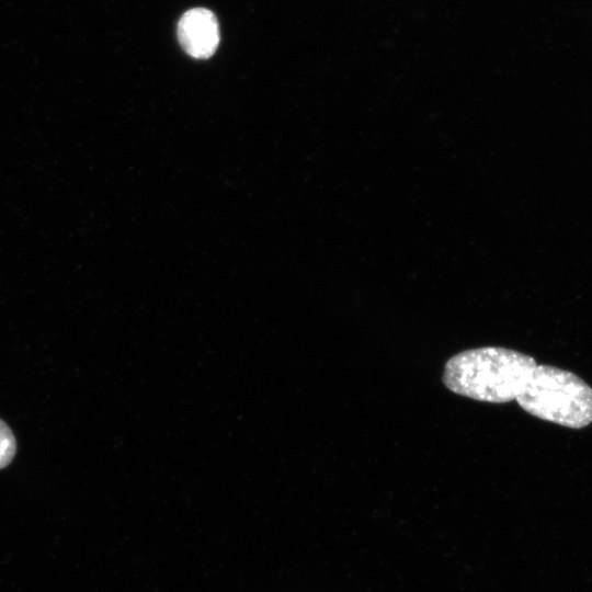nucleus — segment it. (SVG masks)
I'll list each match as a JSON object with an SVG mask.
<instances>
[{
    "mask_svg": "<svg viewBox=\"0 0 592 592\" xmlns=\"http://www.w3.org/2000/svg\"><path fill=\"white\" fill-rule=\"evenodd\" d=\"M536 365L532 356L514 350L501 346L471 349L446 362L443 383L457 395L504 403L516 399Z\"/></svg>",
    "mask_w": 592,
    "mask_h": 592,
    "instance_id": "1",
    "label": "nucleus"
},
{
    "mask_svg": "<svg viewBox=\"0 0 592 592\" xmlns=\"http://www.w3.org/2000/svg\"><path fill=\"white\" fill-rule=\"evenodd\" d=\"M515 400L527 413L562 426L581 429L592 422V388L555 366L536 365Z\"/></svg>",
    "mask_w": 592,
    "mask_h": 592,
    "instance_id": "2",
    "label": "nucleus"
},
{
    "mask_svg": "<svg viewBox=\"0 0 592 592\" xmlns=\"http://www.w3.org/2000/svg\"><path fill=\"white\" fill-rule=\"evenodd\" d=\"M178 39L191 57L204 59L213 56L219 44V26L215 14L205 8L183 13L178 23Z\"/></svg>",
    "mask_w": 592,
    "mask_h": 592,
    "instance_id": "3",
    "label": "nucleus"
},
{
    "mask_svg": "<svg viewBox=\"0 0 592 592\" xmlns=\"http://www.w3.org/2000/svg\"><path fill=\"white\" fill-rule=\"evenodd\" d=\"M16 453V441L9 425L0 419V469L7 467Z\"/></svg>",
    "mask_w": 592,
    "mask_h": 592,
    "instance_id": "4",
    "label": "nucleus"
}]
</instances>
